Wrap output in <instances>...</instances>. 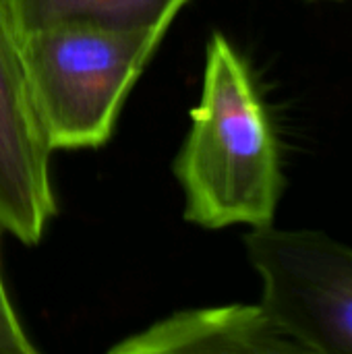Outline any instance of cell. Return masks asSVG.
Here are the masks:
<instances>
[{
	"mask_svg": "<svg viewBox=\"0 0 352 354\" xmlns=\"http://www.w3.org/2000/svg\"><path fill=\"white\" fill-rule=\"evenodd\" d=\"M52 149L37 122L19 35L0 0V228L37 245L56 214Z\"/></svg>",
	"mask_w": 352,
	"mask_h": 354,
	"instance_id": "277c9868",
	"label": "cell"
},
{
	"mask_svg": "<svg viewBox=\"0 0 352 354\" xmlns=\"http://www.w3.org/2000/svg\"><path fill=\"white\" fill-rule=\"evenodd\" d=\"M261 307L303 353L352 354V247L274 224L245 236Z\"/></svg>",
	"mask_w": 352,
	"mask_h": 354,
	"instance_id": "3957f363",
	"label": "cell"
},
{
	"mask_svg": "<svg viewBox=\"0 0 352 354\" xmlns=\"http://www.w3.org/2000/svg\"><path fill=\"white\" fill-rule=\"evenodd\" d=\"M166 31L54 25L19 37L50 149L102 147Z\"/></svg>",
	"mask_w": 352,
	"mask_h": 354,
	"instance_id": "7a4b0ae2",
	"label": "cell"
},
{
	"mask_svg": "<svg viewBox=\"0 0 352 354\" xmlns=\"http://www.w3.org/2000/svg\"><path fill=\"white\" fill-rule=\"evenodd\" d=\"M303 353L261 305H224L174 313L114 344L110 354Z\"/></svg>",
	"mask_w": 352,
	"mask_h": 354,
	"instance_id": "5b68a950",
	"label": "cell"
},
{
	"mask_svg": "<svg viewBox=\"0 0 352 354\" xmlns=\"http://www.w3.org/2000/svg\"><path fill=\"white\" fill-rule=\"evenodd\" d=\"M37 348L25 334L0 274V354H33Z\"/></svg>",
	"mask_w": 352,
	"mask_h": 354,
	"instance_id": "52a82bcc",
	"label": "cell"
},
{
	"mask_svg": "<svg viewBox=\"0 0 352 354\" xmlns=\"http://www.w3.org/2000/svg\"><path fill=\"white\" fill-rule=\"evenodd\" d=\"M174 174L195 226L274 222L284 191L278 135L247 60L220 31L207 41L201 97Z\"/></svg>",
	"mask_w": 352,
	"mask_h": 354,
	"instance_id": "6da1fadb",
	"label": "cell"
},
{
	"mask_svg": "<svg viewBox=\"0 0 352 354\" xmlns=\"http://www.w3.org/2000/svg\"><path fill=\"white\" fill-rule=\"evenodd\" d=\"M189 0H4L17 35L54 25L168 31Z\"/></svg>",
	"mask_w": 352,
	"mask_h": 354,
	"instance_id": "8992f818",
	"label": "cell"
}]
</instances>
